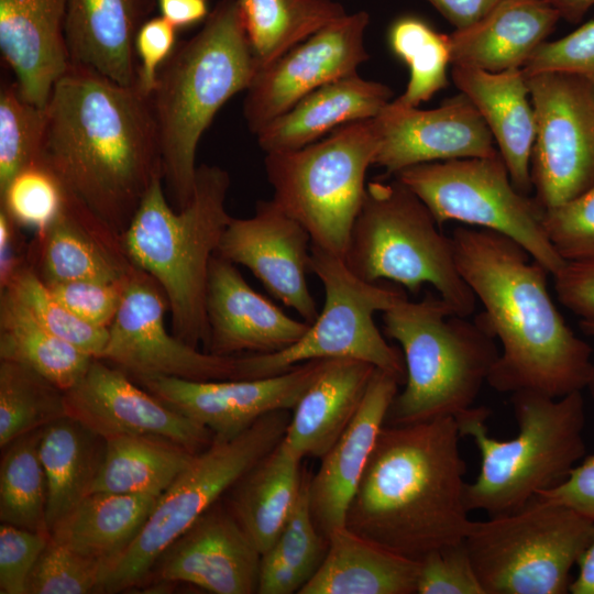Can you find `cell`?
I'll list each match as a JSON object with an SVG mask.
<instances>
[{
  "label": "cell",
  "mask_w": 594,
  "mask_h": 594,
  "mask_svg": "<svg viewBox=\"0 0 594 594\" xmlns=\"http://www.w3.org/2000/svg\"><path fill=\"white\" fill-rule=\"evenodd\" d=\"M46 113L40 162L122 238L153 180L162 176L150 98L134 86L70 64Z\"/></svg>",
  "instance_id": "1"
},
{
  "label": "cell",
  "mask_w": 594,
  "mask_h": 594,
  "mask_svg": "<svg viewBox=\"0 0 594 594\" xmlns=\"http://www.w3.org/2000/svg\"><path fill=\"white\" fill-rule=\"evenodd\" d=\"M451 237L458 270L484 307L477 318L502 344L487 384L552 398L586 388L592 348L556 307L548 270L502 233L457 227Z\"/></svg>",
  "instance_id": "2"
},
{
  "label": "cell",
  "mask_w": 594,
  "mask_h": 594,
  "mask_svg": "<svg viewBox=\"0 0 594 594\" xmlns=\"http://www.w3.org/2000/svg\"><path fill=\"white\" fill-rule=\"evenodd\" d=\"M453 417L384 426L348 508L345 526L395 553L420 560L464 540L466 465Z\"/></svg>",
  "instance_id": "3"
},
{
  "label": "cell",
  "mask_w": 594,
  "mask_h": 594,
  "mask_svg": "<svg viewBox=\"0 0 594 594\" xmlns=\"http://www.w3.org/2000/svg\"><path fill=\"white\" fill-rule=\"evenodd\" d=\"M260 68L237 0H220L201 30L177 43L148 96L166 194L176 210L191 200L200 139L217 112L250 87Z\"/></svg>",
  "instance_id": "4"
},
{
  "label": "cell",
  "mask_w": 594,
  "mask_h": 594,
  "mask_svg": "<svg viewBox=\"0 0 594 594\" xmlns=\"http://www.w3.org/2000/svg\"><path fill=\"white\" fill-rule=\"evenodd\" d=\"M230 176L217 165L197 167L194 195L182 210L169 205L163 177L142 199L122 242L130 262L162 288L173 333L204 350L209 327L206 293L209 266L232 217L226 208Z\"/></svg>",
  "instance_id": "5"
},
{
  "label": "cell",
  "mask_w": 594,
  "mask_h": 594,
  "mask_svg": "<svg viewBox=\"0 0 594 594\" xmlns=\"http://www.w3.org/2000/svg\"><path fill=\"white\" fill-rule=\"evenodd\" d=\"M510 402L518 425L512 439L490 436L485 421L491 410L485 406H472L454 418L461 438H471L481 454L480 472L465 486L469 512L497 516L518 510L562 482L585 454L581 392L552 398L519 391Z\"/></svg>",
  "instance_id": "6"
},
{
  "label": "cell",
  "mask_w": 594,
  "mask_h": 594,
  "mask_svg": "<svg viewBox=\"0 0 594 594\" xmlns=\"http://www.w3.org/2000/svg\"><path fill=\"white\" fill-rule=\"evenodd\" d=\"M382 320L406 367L405 387L391 404L386 426L455 418L473 406L499 356L496 338L477 316L468 320L428 292L419 301L399 300Z\"/></svg>",
  "instance_id": "7"
},
{
  "label": "cell",
  "mask_w": 594,
  "mask_h": 594,
  "mask_svg": "<svg viewBox=\"0 0 594 594\" xmlns=\"http://www.w3.org/2000/svg\"><path fill=\"white\" fill-rule=\"evenodd\" d=\"M439 228L428 207L399 179L372 180L343 260L370 283L392 280L413 294L429 284L457 315L469 317L477 299L458 270L452 237Z\"/></svg>",
  "instance_id": "8"
},
{
  "label": "cell",
  "mask_w": 594,
  "mask_h": 594,
  "mask_svg": "<svg viewBox=\"0 0 594 594\" xmlns=\"http://www.w3.org/2000/svg\"><path fill=\"white\" fill-rule=\"evenodd\" d=\"M378 145L373 118L298 150L266 154L273 200L306 229L312 245L344 257Z\"/></svg>",
  "instance_id": "9"
},
{
  "label": "cell",
  "mask_w": 594,
  "mask_h": 594,
  "mask_svg": "<svg viewBox=\"0 0 594 594\" xmlns=\"http://www.w3.org/2000/svg\"><path fill=\"white\" fill-rule=\"evenodd\" d=\"M290 415L268 413L240 435L215 437L158 496L131 544L107 565L101 593L143 582L161 554L284 438Z\"/></svg>",
  "instance_id": "10"
},
{
  "label": "cell",
  "mask_w": 594,
  "mask_h": 594,
  "mask_svg": "<svg viewBox=\"0 0 594 594\" xmlns=\"http://www.w3.org/2000/svg\"><path fill=\"white\" fill-rule=\"evenodd\" d=\"M594 521L531 499L513 513L472 521L464 538L485 594H565Z\"/></svg>",
  "instance_id": "11"
},
{
  "label": "cell",
  "mask_w": 594,
  "mask_h": 594,
  "mask_svg": "<svg viewBox=\"0 0 594 594\" xmlns=\"http://www.w3.org/2000/svg\"><path fill=\"white\" fill-rule=\"evenodd\" d=\"M310 272L324 289V305L308 331L275 353L237 356L238 380L270 377L311 360L356 359L394 374L405 383L402 351L389 344L374 315L406 298L403 289L366 282L340 256L311 244Z\"/></svg>",
  "instance_id": "12"
},
{
  "label": "cell",
  "mask_w": 594,
  "mask_h": 594,
  "mask_svg": "<svg viewBox=\"0 0 594 594\" xmlns=\"http://www.w3.org/2000/svg\"><path fill=\"white\" fill-rule=\"evenodd\" d=\"M428 207L437 223L459 221L519 243L553 275L564 264L544 227V208L513 185L501 154L417 164L396 175Z\"/></svg>",
  "instance_id": "13"
},
{
  "label": "cell",
  "mask_w": 594,
  "mask_h": 594,
  "mask_svg": "<svg viewBox=\"0 0 594 594\" xmlns=\"http://www.w3.org/2000/svg\"><path fill=\"white\" fill-rule=\"evenodd\" d=\"M526 78L536 119L532 188L548 209L594 185V79L562 72Z\"/></svg>",
  "instance_id": "14"
},
{
  "label": "cell",
  "mask_w": 594,
  "mask_h": 594,
  "mask_svg": "<svg viewBox=\"0 0 594 594\" xmlns=\"http://www.w3.org/2000/svg\"><path fill=\"white\" fill-rule=\"evenodd\" d=\"M166 309L168 302L160 285L133 265L98 359L113 363L134 380L146 376L238 380L237 356L199 350L169 333L164 322Z\"/></svg>",
  "instance_id": "15"
},
{
  "label": "cell",
  "mask_w": 594,
  "mask_h": 594,
  "mask_svg": "<svg viewBox=\"0 0 594 594\" xmlns=\"http://www.w3.org/2000/svg\"><path fill=\"white\" fill-rule=\"evenodd\" d=\"M366 11L346 13L258 70L243 103L249 130L257 134L317 88L358 73L370 57Z\"/></svg>",
  "instance_id": "16"
},
{
  "label": "cell",
  "mask_w": 594,
  "mask_h": 594,
  "mask_svg": "<svg viewBox=\"0 0 594 594\" xmlns=\"http://www.w3.org/2000/svg\"><path fill=\"white\" fill-rule=\"evenodd\" d=\"M66 415L106 439L118 436H155L195 453L215 435L205 426L140 388L119 367L94 358L86 373L65 392Z\"/></svg>",
  "instance_id": "17"
},
{
  "label": "cell",
  "mask_w": 594,
  "mask_h": 594,
  "mask_svg": "<svg viewBox=\"0 0 594 594\" xmlns=\"http://www.w3.org/2000/svg\"><path fill=\"white\" fill-rule=\"evenodd\" d=\"M324 362L311 360L282 374L252 380L146 376L135 381L166 405L208 428L215 437L229 439L268 413L293 409Z\"/></svg>",
  "instance_id": "18"
},
{
  "label": "cell",
  "mask_w": 594,
  "mask_h": 594,
  "mask_svg": "<svg viewBox=\"0 0 594 594\" xmlns=\"http://www.w3.org/2000/svg\"><path fill=\"white\" fill-rule=\"evenodd\" d=\"M374 122L380 145L373 165L386 175L422 163L499 154L484 119L461 92L428 110L392 100Z\"/></svg>",
  "instance_id": "19"
},
{
  "label": "cell",
  "mask_w": 594,
  "mask_h": 594,
  "mask_svg": "<svg viewBox=\"0 0 594 594\" xmlns=\"http://www.w3.org/2000/svg\"><path fill=\"white\" fill-rule=\"evenodd\" d=\"M311 239L273 199L260 200L250 218H232L217 253L249 268L265 289L312 323L319 312L309 290Z\"/></svg>",
  "instance_id": "20"
},
{
  "label": "cell",
  "mask_w": 594,
  "mask_h": 594,
  "mask_svg": "<svg viewBox=\"0 0 594 594\" xmlns=\"http://www.w3.org/2000/svg\"><path fill=\"white\" fill-rule=\"evenodd\" d=\"M261 553L228 507L217 502L158 558L151 574L213 594L257 593Z\"/></svg>",
  "instance_id": "21"
},
{
  "label": "cell",
  "mask_w": 594,
  "mask_h": 594,
  "mask_svg": "<svg viewBox=\"0 0 594 594\" xmlns=\"http://www.w3.org/2000/svg\"><path fill=\"white\" fill-rule=\"evenodd\" d=\"M206 312L209 338L204 351L220 356L279 352L310 327L254 290L234 264L218 254L209 266Z\"/></svg>",
  "instance_id": "22"
},
{
  "label": "cell",
  "mask_w": 594,
  "mask_h": 594,
  "mask_svg": "<svg viewBox=\"0 0 594 594\" xmlns=\"http://www.w3.org/2000/svg\"><path fill=\"white\" fill-rule=\"evenodd\" d=\"M399 385L402 382L394 374L375 369L352 421L321 458L315 475H310V512L327 539L334 529L345 526L348 508Z\"/></svg>",
  "instance_id": "23"
},
{
  "label": "cell",
  "mask_w": 594,
  "mask_h": 594,
  "mask_svg": "<svg viewBox=\"0 0 594 594\" xmlns=\"http://www.w3.org/2000/svg\"><path fill=\"white\" fill-rule=\"evenodd\" d=\"M29 263L46 285L119 282L133 267L122 238L66 190L59 213L29 245Z\"/></svg>",
  "instance_id": "24"
},
{
  "label": "cell",
  "mask_w": 594,
  "mask_h": 594,
  "mask_svg": "<svg viewBox=\"0 0 594 594\" xmlns=\"http://www.w3.org/2000/svg\"><path fill=\"white\" fill-rule=\"evenodd\" d=\"M69 0H0V51L21 95L46 108L70 62L65 38Z\"/></svg>",
  "instance_id": "25"
},
{
  "label": "cell",
  "mask_w": 594,
  "mask_h": 594,
  "mask_svg": "<svg viewBox=\"0 0 594 594\" xmlns=\"http://www.w3.org/2000/svg\"><path fill=\"white\" fill-rule=\"evenodd\" d=\"M157 0H69L65 38L72 65L136 87L138 31Z\"/></svg>",
  "instance_id": "26"
},
{
  "label": "cell",
  "mask_w": 594,
  "mask_h": 594,
  "mask_svg": "<svg viewBox=\"0 0 594 594\" xmlns=\"http://www.w3.org/2000/svg\"><path fill=\"white\" fill-rule=\"evenodd\" d=\"M451 77L484 119L515 188L530 195L536 119L522 68L491 73L452 66Z\"/></svg>",
  "instance_id": "27"
},
{
  "label": "cell",
  "mask_w": 594,
  "mask_h": 594,
  "mask_svg": "<svg viewBox=\"0 0 594 594\" xmlns=\"http://www.w3.org/2000/svg\"><path fill=\"white\" fill-rule=\"evenodd\" d=\"M560 19L536 0H501L474 24L449 34L451 65L491 73L522 68Z\"/></svg>",
  "instance_id": "28"
},
{
  "label": "cell",
  "mask_w": 594,
  "mask_h": 594,
  "mask_svg": "<svg viewBox=\"0 0 594 594\" xmlns=\"http://www.w3.org/2000/svg\"><path fill=\"white\" fill-rule=\"evenodd\" d=\"M375 369L356 359L326 360L293 408L284 444L301 460L321 459L355 416Z\"/></svg>",
  "instance_id": "29"
},
{
  "label": "cell",
  "mask_w": 594,
  "mask_h": 594,
  "mask_svg": "<svg viewBox=\"0 0 594 594\" xmlns=\"http://www.w3.org/2000/svg\"><path fill=\"white\" fill-rule=\"evenodd\" d=\"M392 97L387 85L358 73L337 79L311 91L264 127L256 134L258 146L266 154L298 150L342 125L375 118Z\"/></svg>",
  "instance_id": "30"
},
{
  "label": "cell",
  "mask_w": 594,
  "mask_h": 594,
  "mask_svg": "<svg viewBox=\"0 0 594 594\" xmlns=\"http://www.w3.org/2000/svg\"><path fill=\"white\" fill-rule=\"evenodd\" d=\"M419 560L395 553L350 530L328 536L324 558L298 594H414Z\"/></svg>",
  "instance_id": "31"
},
{
  "label": "cell",
  "mask_w": 594,
  "mask_h": 594,
  "mask_svg": "<svg viewBox=\"0 0 594 594\" xmlns=\"http://www.w3.org/2000/svg\"><path fill=\"white\" fill-rule=\"evenodd\" d=\"M300 462L280 441L228 491V509L261 556L274 543L298 502L306 474Z\"/></svg>",
  "instance_id": "32"
},
{
  "label": "cell",
  "mask_w": 594,
  "mask_h": 594,
  "mask_svg": "<svg viewBox=\"0 0 594 594\" xmlns=\"http://www.w3.org/2000/svg\"><path fill=\"white\" fill-rule=\"evenodd\" d=\"M157 498L153 495L90 493L51 529L50 538L108 565L139 535Z\"/></svg>",
  "instance_id": "33"
},
{
  "label": "cell",
  "mask_w": 594,
  "mask_h": 594,
  "mask_svg": "<svg viewBox=\"0 0 594 594\" xmlns=\"http://www.w3.org/2000/svg\"><path fill=\"white\" fill-rule=\"evenodd\" d=\"M105 444L103 438L68 416L41 429L38 453L46 476L48 531L90 494Z\"/></svg>",
  "instance_id": "34"
},
{
  "label": "cell",
  "mask_w": 594,
  "mask_h": 594,
  "mask_svg": "<svg viewBox=\"0 0 594 594\" xmlns=\"http://www.w3.org/2000/svg\"><path fill=\"white\" fill-rule=\"evenodd\" d=\"M191 450L155 436L106 439L90 493L161 496L195 457Z\"/></svg>",
  "instance_id": "35"
},
{
  "label": "cell",
  "mask_w": 594,
  "mask_h": 594,
  "mask_svg": "<svg viewBox=\"0 0 594 594\" xmlns=\"http://www.w3.org/2000/svg\"><path fill=\"white\" fill-rule=\"evenodd\" d=\"M92 359L46 330L9 289L0 290V360L26 365L66 392Z\"/></svg>",
  "instance_id": "36"
},
{
  "label": "cell",
  "mask_w": 594,
  "mask_h": 594,
  "mask_svg": "<svg viewBox=\"0 0 594 594\" xmlns=\"http://www.w3.org/2000/svg\"><path fill=\"white\" fill-rule=\"evenodd\" d=\"M260 70L346 14L333 0H237Z\"/></svg>",
  "instance_id": "37"
},
{
  "label": "cell",
  "mask_w": 594,
  "mask_h": 594,
  "mask_svg": "<svg viewBox=\"0 0 594 594\" xmlns=\"http://www.w3.org/2000/svg\"><path fill=\"white\" fill-rule=\"evenodd\" d=\"M310 474L285 527L261 556L258 594L299 593L320 566L328 539L318 530L309 504Z\"/></svg>",
  "instance_id": "38"
},
{
  "label": "cell",
  "mask_w": 594,
  "mask_h": 594,
  "mask_svg": "<svg viewBox=\"0 0 594 594\" xmlns=\"http://www.w3.org/2000/svg\"><path fill=\"white\" fill-rule=\"evenodd\" d=\"M41 429L16 438L2 449L0 519L1 522L50 535L46 476L38 453Z\"/></svg>",
  "instance_id": "39"
},
{
  "label": "cell",
  "mask_w": 594,
  "mask_h": 594,
  "mask_svg": "<svg viewBox=\"0 0 594 594\" xmlns=\"http://www.w3.org/2000/svg\"><path fill=\"white\" fill-rule=\"evenodd\" d=\"M65 392L18 362L0 360V447L65 417Z\"/></svg>",
  "instance_id": "40"
},
{
  "label": "cell",
  "mask_w": 594,
  "mask_h": 594,
  "mask_svg": "<svg viewBox=\"0 0 594 594\" xmlns=\"http://www.w3.org/2000/svg\"><path fill=\"white\" fill-rule=\"evenodd\" d=\"M388 44L393 54L409 69L407 87L395 99L398 103L418 107L448 86L449 34L438 32L422 19L405 15L391 25Z\"/></svg>",
  "instance_id": "41"
},
{
  "label": "cell",
  "mask_w": 594,
  "mask_h": 594,
  "mask_svg": "<svg viewBox=\"0 0 594 594\" xmlns=\"http://www.w3.org/2000/svg\"><path fill=\"white\" fill-rule=\"evenodd\" d=\"M46 108L29 102L16 82L0 90V190L22 169L41 161Z\"/></svg>",
  "instance_id": "42"
},
{
  "label": "cell",
  "mask_w": 594,
  "mask_h": 594,
  "mask_svg": "<svg viewBox=\"0 0 594 594\" xmlns=\"http://www.w3.org/2000/svg\"><path fill=\"white\" fill-rule=\"evenodd\" d=\"M51 333L80 351L100 358L108 339V328L86 322L64 306L30 264L22 266L6 287Z\"/></svg>",
  "instance_id": "43"
},
{
  "label": "cell",
  "mask_w": 594,
  "mask_h": 594,
  "mask_svg": "<svg viewBox=\"0 0 594 594\" xmlns=\"http://www.w3.org/2000/svg\"><path fill=\"white\" fill-rule=\"evenodd\" d=\"M1 209L20 227L35 232L46 228L59 213L65 188L42 162L16 174L0 190Z\"/></svg>",
  "instance_id": "44"
},
{
  "label": "cell",
  "mask_w": 594,
  "mask_h": 594,
  "mask_svg": "<svg viewBox=\"0 0 594 594\" xmlns=\"http://www.w3.org/2000/svg\"><path fill=\"white\" fill-rule=\"evenodd\" d=\"M107 563L51 538L28 580L26 594L100 593Z\"/></svg>",
  "instance_id": "45"
},
{
  "label": "cell",
  "mask_w": 594,
  "mask_h": 594,
  "mask_svg": "<svg viewBox=\"0 0 594 594\" xmlns=\"http://www.w3.org/2000/svg\"><path fill=\"white\" fill-rule=\"evenodd\" d=\"M546 233L565 262H594V185L578 197L544 209Z\"/></svg>",
  "instance_id": "46"
},
{
  "label": "cell",
  "mask_w": 594,
  "mask_h": 594,
  "mask_svg": "<svg viewBox=\"0 0 594 594\" xmlns=\"http://www.w3.org/2000/svg\"><path fill=\"white\" fill-rule=\"evenodd\" d=\"M418 594H485L464 540L436 549L419 560Z\"/></svg>",
  "instance_id": "47"
},
{
  "label": "cell",
  "mask_w": 594,
  "mask_h": 594,
  "mask_svg": "<svg viewBox=\"0 0 594 594\" xmlns=\"http://www.w3.org/2000/svg\"><path fill=\"white\" fill-rule=\"evenodd\" d=\"M128 277L119 282L69 280L47 287L80 319L97 327L109 328L122 302Z\"/></svg>",
  "instance_id": "48"
},
{
  "label": "cell",
  "mask_w": 594,
  "mask_h": 594,
  "mask_svg": "<svg viewBox=\"0 0 594 594\" xmlns=\"http://www.w3.org/2000/svg\"><path fill=\"white\" fill-rule=\"evenodd\" d=\"M526 76L570 73L594 79V20L570 34L540 44L522 67Z\"/></svg>",
  "instance_id": "49"
},
{
  "label": "cell",
  "mask_w": 594,
  "mask_h": 594,
  "mask_svg": "<svg viewBox=\"0 0 594 594\" xmlns=\"http://www.w3.org/2000/svg\"><path fill=\"white\" fill-rule=\"evenodd\" d=\"M50 535L2 522L0 526V593L26 594L29 576Z\"/></svg>",
  "instance_id": "50"
},
{
  "label": "cell",
  "mask_w": 594,
  "mask_h": 594,
  "mask_svg": "<svg viewBox=\"0 0 594 594\" xmlns=\"http://www.w3.org/2000/svg\"><path fill=\"white\" fill-rule=\"evenodd\" d=\"M177 29L163 16L150 18L138 31L134 52L138 61L136 88L150 96L162 65L176 46Z\"/></svg>",
  "instance_id": "51"
},
{
  "label": "cell",
  "mask_w": 594,
  "mask_h": 594,
  "mask_svg": "<svg viewBox=\"0 0 594 594\" xmlns=\"http://www.w3.org/2000/svg\"><path fill=\"white\" fill-rule=\"evenodd\" d=\"M532 499L568 507L594 521V454L575 465L562 482L540 491Z\"/></svg>",
  "instance_id": "52"
},
{
  "label": "cell",
  "mask_w": 594,
  "mask_h": 594,
  "mask_svg": "<svg viewBox=\"0 0 594 594\" xmlns=\"http://www.w3.org/2000/svg\"><path fill=\"white\" fill-rule=\"evenodd\" d=\"M552 276L559 301L581 319H594V262H565Z\"/></svg>",
  "instance_id": "53"
},
{
  "label": "cell",
  "mask_w": 594,
  "mask_h": 594,
  "mask_svg": "<svg viewBox=\"0 0 594 594\" xmlns=\"http://www.w3.org/2000/svg\"><path fill=\"white\" fill-rule=\"evenodd\" d=\"M19 226L0 208V289L29 263V251L21 249Z\"/></svg>",
  "instance_id": "54"
},
{
  "label": "cell",
  "mask_w": 594,
  "mask_h": 594,
  "mask_svg": "<svg viewBox=\"0 0 594 594\" xmlns=\"http://www.w3.org/2000/svg\"><path fill=\"white\" fill-rule=\"evenodd\" d=\"M454 28L465 29L486 15L501 0H427Z\"/></svg>",
  "instance_id": "55"
},
{
  "label": "cell",
  "mask_w": 594,
  "mask_h": 594,
  "mask_svg": "<svg viewBox=\"0 0 594 594\" xmlns=\"http://www.w3.org/2000/svg\"><path fill=\"white\" fill-rule=\"evenodd\" d=\"M161 16L176 29L206 20L210 13L208 0H157Z\"/></svg>",
  "instance_id": "56"
},
{
  "label": "cell",
  "mask_w": 594,
  "mask_h": 594,
  "mask_svg": "<svg viewBox=\"0 0 594 594\" xmlns=\"http://www.w3.org/2000/svg\"><path fill=\"white\" fill-rule=\"evenodd\" d=\"M579 571L571 582L572 594H594V534L576 563Z\"/></svg>",
  "instance_id": "57"
},
{
  "label": "cell",
  "mask_w": 594,
  "mask_h": 594,
  "mask_svg": "<svg viewBox=\"0 0 594 594\" xmlns=\"http://www.w3.org/2000/svg\"><path fill=\"white\" fill-rule=\"evenodd\" d=\"M558 11L561 19L576 23L594 7V0H536Z\"/></svg>",
  "instance_id": "58"
},
{
  "label": "cell",
  "mask_w": 594,
  "mask_h": 594,
  "mask_svg": "<svg viewBox=\"0 0 594 594\" xmlns=\"http://www.w3.org/2000/svg\"><path fill=\"white\" fill-rule=\"evenodd\" d=\"M580 328L585 334L594 337V319H581ZM586 388L594 399V362Z\"/></svg>",
  "instance_id": "59"
}]
</instances>
